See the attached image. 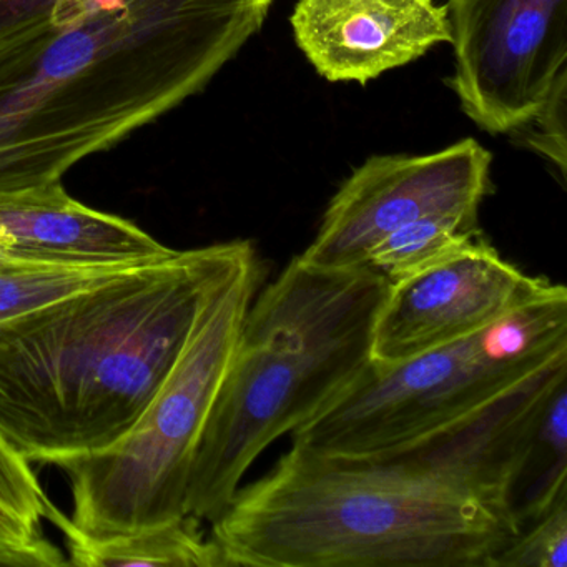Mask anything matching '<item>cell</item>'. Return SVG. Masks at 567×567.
Masks as SVG:
<instances>
[{"label": "cell", "mask_w": 567, "mask_h": 567, "mask_svg": "<svg viewBox=\"0 0 567 567\" xmlns=\"http://www.w3.org/2000/svg\"><path fill=\"white\" fill-rule=\"evenodd\" d=\"M48 519L64 533L72 566H224L218 547L204 536L200 520L190 514L162 526L104 537L82 533L52 503Z\"/></svg>", "instance_id": "cell-13"}, {"label": "cell", "mask_w": 567, "mask_h": 567, "mask_svg": "<svg viewBox=\"0 0 567 567\" xmlns=\"http://www.w3.org/2000/svg\"><path fill=\"white\" fill-rule=\"evenodd\" d=\"M175 254L132 221L75 200L61 181L0 194V257L35 264L135 267Z\"/></svg>", "instance_id": "cell-12"}, {"label": "cell", "mask_w": 567, "mask_h": 567, "mask_svg": "<svg viewBox=\"0 0 567 567\" xmlns=\"http://www.w3.org/2000/svg\"><path fill=\"white\" fill-rule=\"evenodd\" d=\"M527 526L520 527L489 567H566L567 496Z\"/></svg>", "instance_id": "cell-17"}, {"label": "cell", "mask_w": 567, "mask_h": 567, "mask_svg": "<svg viewBox=\"0 0 567 567\" xmlns=\"http://www.w3.org/2000/svg\"><path fill=\"white\" fill-rule=\"evenodd\" d=\"M290 24L321 78L360 85L451 42L434 0H298Z\"/></svg>", "instance_id": "cell-10"}, {"label": "cell", "mask_w": 567, "mask_h": 567, "mask_svg": "<svg viewBox=\"0 0 567 567\" xmlns=\"http://www.w3.org/2000/svg\"><path fill=\"white\" fill-rule=\"evenodd\" d=\"M69 560L44 539L41 529L28 526L0 507V566L59 567Z\"/></svg>", "instance_id": "cell-19"}, {"label": "cell", "mask_w": 567, "mask_h": 567, "mask_svg": "<svg viewBox=\"0 0 567 567\" xmlns=\"http://www.w3.org/2000/svg\"><path fill=\"white\" fill-rule=\"evenodd\" d=\"M477 234V228L454 218H421L378 241L368 254L367 267L394 284L443 260Z\"/></svg>", "instance_id": "cell-16"}, {"label": "cell", "mask_w": 567, "mask_h": 567, "mask_svg": "<svg viewBox=\"0 0 567 567\" xmlns=\"http://www.w3.org/2000/svg\"><path fill=\"white\" fill-rule=\"evenodd\" d=\"M274 0H109L0 54V194L62 181L200 94Z\"/></svg>", "instance_id": "cell-1"}, {"label": "cell", "mask_w": 567, "mask_h": 567, "mask_svg": "<svg viewBox=\"0 0 567 567\" xmlns=\"http://www.w3.org/2000/svg\"><path fill=\"white\" fill-rule=\"evenodd\" d=\"M549 284L503 260L477 234L443 260L390 284L374 320L370 361L401 363L473 337Z\"/></svg>", "instance_id": "cell-9"}, {"label": "cell", "mask_w": 567, "mask_h": 567, "mask_svg": "<svg viewBox=\"0 0 567 567\" xmlns=\"http://www.w3.org/2000/svg\"><path fill=\"white\" fill-rule=\"evenodd\" d=\"M556 361L540 364L507 358L484 328L401 363L370 361L310 420L291 431V441L293 446L328 456H390L493 403Z\"/></svg>", "instance_id": "cell-6"}, {"label": "cell", "mask_w": 567, "mask_h": 567, "mask_svg": "<svg viewBox=\"0 0 567 567\" xmlns=\"http://www.w3.org/2000/svg\"><path fill=\"white\" fill-rule=\"evenodd\" d=\"M254 250L225 241L0 324V437L58 464L121 440L177 363L215 287Z\"/></svg>", "instance_id": "cell-2"}, {"label": "cell", "mask_w": 567, "mask_h": 567, "mask_svg": "<svg viewBox=\"0 0 567 567\" xmlns=\"http://www.w3.org/2000/svg\"><path fill=\"white\" fill-rule=\"evenodd\" d=\"M567 496V391L557 390L544 413L519 476L509 493L517 526H527Z\"/></svg>", "instance_id": "cell-14"}, {"label": "cell", "mask_w": 567, "mask_h": 567, "mask_svg": "<svg viewBox=\"0 0 567 567\" xmlns=\"http://www.w3.org/2000/svg\"><path fill=\"white\" fill-rule=\"evenodd\" d=\"M137 267L142 265L81 267L0 257V324L79 291L107 284Z\"/></svg>", "instance_id": "cell-15"}, {"label": "cell", "mask_w": 567, "mask_h": 567, "mask_svg": "<svg viewBox=\"0 0 567 567\" xmlns=\"http://www.w3.org/2000/svg\"><path fill=\"white\" fill-rule=\"evenodd\" d=\"M49 506L51 501L32 473L31 463L0 437V507L28 526L41 529Z\"/></svg>", "instance_id": "cell-18"}, {"label": "cell", "mask_w": 567, "mask_h": 567, "mask_svg": "<svg viewBox=\"0 0 567 567\" xmlns=\"http://www.w3.org/2000/svg\"><path fill=\"white\" fill-rule=\"evenodd\" d=\"M493 155L464 138L427 155H377L341 185L300 260L330 270L367 267L371 248L404 225L446 217L476 228Z\"/></svg>", "instance_id": "cell-8"}, {"label": "cell", "mask_w": 567, "mask_h": 567, "mask_svg": "<svg viewBox=\"0 0 567 567\" xmlns=\"http://www.w3.org/2000/svg\"><path fill=\"white\" fill-rule=\"evenodd\" d=\"M461 111L481 131L511 135L567 82V0H447Z\"/></svg>", "instance_id": "cell-7"}, {"label": "cell", "mask_w": 567, "mask_h": 567, "mask_svg": "<svg viewBox=\"0 0 567 567\" xmlns=\"http://www.w3.org/2000/svg\"><path fill=\"white\" fill-rule=\"evenodd\" d=\"M566 101L567 82H564L529 124L511 134L556 165L563 178L566 177Z\"/></svg>", "instance_id": "cell-20"}, {"label": "cell", "mask_w": 567, "mask_h": 567, "mask_svg": "<svg viewBox=\"0 0 567 567\" xmlns=\"http://www.w3.org/2000/svg\"><path fill=\"white\" fill-rule=\"evenodd\" d=\"M566 374L567 358L440 433L374 460L404 461L440 471L509 507L511 487L550 400L566 384Z\"/></svg>", "instance_id": "cell-11"}, {"label": "cell", "mask_w": 567, "mask_h": 567, "mask_svg": "<svg viewBox=\"0 0 567 567\" xmlns=\"http://www.w3.org/2000/svg\"><path fill=\"white\" fill-rule=\"evenodd\" d=\"M258 285L255 250L208 295L157 394L111 446L59 461L71 481V523L104 537L187 516L192 466Z\"/></svg>", "instance_id": "cell-5"}, {"label": "cell", "mask_w": 567, "mask_h": 567, "mask_svg": "<svg viewBox=\"0 0 567 567\" xmlns=\"http://www.w3.org/2000/svg\"><path fill=\"white\" fill-rule=\"evenodd\" d=\"M71 0H0V54L21 48Z\"/></svg>", "instance_id": "cell-21"}, {"label": "cell", "mask_w": 567, "mask_h": 567, "mask_svg": "<svg viewBox=\"0 0 567 567\" xmlns=\"http://www.w3.org/2000/svg\"><path fill=\"white\" fill-rule=\"evenodd\" d=\"M224 566H491L509 507L457 477L293 446L212 523Z\"/></svg>", "instance_id": "cell-3"}, {"label": "cell", "mask_w": 567, "mask_h": 567, "mask_svg": "<svg viewBox=\"0 0 567 567\" xmlns=\"http://www.w3.org/2000/svg\"><path fill=\"white\" fill-rule=\"evenodd\" d=\"M390 281L370 267L295 258L250 303L192 466L187 514L214 523L258 456L370 363Z\"/></svg>", "instance_id": "cell-4"}]
</instances>
